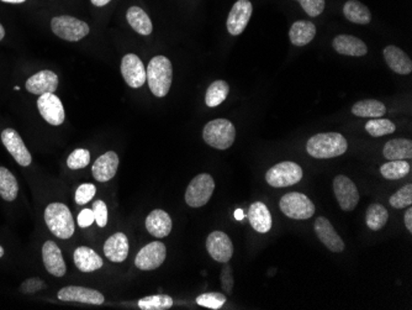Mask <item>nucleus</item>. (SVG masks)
Wrapping results in <instances>:
<instances>
[{"label": "nucleus", "mask_w": 412, "mask_h": 310, "mask_svg": "<svg viewBox=\"0 0 412 310\" xmlns=\"http://www.w3.org/2000/svg\"><path fill=\"white\" fill-rule=\"evenodd\" d=\"M94 221H96V219H94V214H93L91 209H83L78 215V225L83 229L91 226Z\"/></svg>", "instance_id": "46"}, {"label": "nucleus", "mask_w": 412, "mask_h": 310, "mask_svg": "<svg viewBox=\"0 0 412 310\" xmlns=\"http://www.w3.org/2000/svg\"><path fill=\"white\" fill-rule=\"evenodd\" d=\"M300 3L302 9L307 11V14L311 18L320 15L325 11V0H297Z\"/></svg>", "instance_id": "41"}, {"label": "nucleus", "mask_w": 412, "mask_h": 310, "mask_svg": "<svg viewBox=\"0 0 412 310\" xmlns=\"http://www.w3.org/2000/svg\"><path fill=\"white\" fill-rule=\"evenodd\" d=\"M279 207L284 215L294 220H307L315 214V205L305 194L292 192L283 195Z\"/></svg>", "instance_id": "8"}, {"label": "nucleus", "mask_w": 412, "mask_h": 310, "mask_svg": "<svg viewBox=\"0 0 412 310\" xmlns=\"http://www.w3.org/2000/svg\"><path fill=\"white\" fill-rule=\"evenodd\" d=\"M91 162V153L84 148H77L68 156L67 166L70 169H82Z\"/></svg>", "instance_id": "40"}, {"label": "nucleus", "mask_w": 412, "mask_h": 310, "mask_svg": "<svg viewBox=\"0 0 412 310\" xmlns=\"http://www.w3.org/2000/svg\"><path fill=\"white\" fill-rule=\"evenodd\" d=\"M215 189V181L210 174L201 173L191 179L186 192V202L191 208H200L212 198Z\"/></svg>", "instance_id": "6"}, {"label": "nucleus", "mask_w": 412, "mask_h": 310, "mask_svg": "<svg viewBox=\"0 0 412 310\" xmlns=\"http://www.w3.org/2000/svg\"><path fill=\"white\" fill-rule=\"evenodd\" d=\"M252 11L253 6L250 0L236 1L227 18V31L233 36L241 35L251 19Z\"/></svg>", "instance_id": "14"}, {"label": "nucleus", "mask_w": 412, "mask_h": 310, "mask_svg": "<svg viewBox=\"0 0 412 310\" xmlns=\"http://www.w3.org/2000/svg\"><path fill=\"white\" fill-rule=\"evenodd\" d=\"M410 164L405 160H397L384 163L380 167V173L382 177L390 181L401 179L410 172Z\"/></svg>", "instance_id": "35"}, {"label": "nucleus", "mask_w": 412, "mask_h": 310, "mask_svg": "<svg viewBox=\"0 0 412 310\" xmlns=\"http://www.w3.org/2000/svg\"><path fill=\"white\" fill-rule=\"evenodd\" d=\"M96 193V188L94 184L84 183L81 184L76 192V203L79 205H84L89 200L94 198Z\"/></svg>", "instance_id": "42"}, {"label": "nucleus", "mask_w": 412, "mask_h": 310, "mask_svg": "<svg viewBox=\"0 0 412 310\" xmlns=\"http://www.w3.org/2000/svg\"><path fill=\"white\" fill-rule=\"evenodd\" d=\"M73 259H75L77 269H79L82 272L89 273L103 267V259L96 254L94 250L89 247H84V246L78 247L75 251Z\"/></svg>", "instance_id": "26"}, {"label": "nucleus", "mask_w": 412, "mask_h": 310, "mask_svg": "<svg viewBox=\"0 0 412 310\" xmlns=\"http://www.w3.org/2000/svg\"><path fill=\"white\" fill-rule=\"evenodd\" d=\"M1 141L16 162L22 167L30 166L32 157H31L25 143L22 141V138H20V135L15 130L6 129L4 131L1 132Z\"/></svg>", "instance_id": "15"}, {"label": "nucleus", "mask_w": 412, "mask_h": 310, "mask_svg": "<svg viewBox=\"0 0 412 310\" xmlns=\"http://www.w3.org/2000/svg\"><path fill=\"white\" fill-rule=\"evenodd\" d=\"M404 221H405V226H406V229L412 233V209L408 208L406 210V213H405V217H404Z\"/></svg>", "instance_id": "47"}, {"label": "nucleus", "mask_w": 412, "mask_h": 310, "mask_svg": "<svg viewBox=\"0 0 412 310\" xmlns=\"http://www.w3.org/2000/svg\"><path fill=\"white\" fill-rule=\"evenodd\" d=\"M335 51L345 56L361 57L367 55L368 47L361 39L351 35H338L332 42Z\"/></svg>", "instance_id": "21"}, {"label": "nucleus", "mask_w": 412, "mask_h": 310, "mask_svg": "<svg viewBox=\"0 0 412 310\" xmlns=\"http://www.w3.org/2000/svg\"><path fill=\"white\" fill-rule=\"evenodd\" d=\"M221 285L222 290L226 292L227 295L232 293V288H233V275H232V269L226 264L221 272Z\"/></svg>", "instance_id": "45"}, {"label": "nucleus", "mask_w": 412, "mask_h": 310, "mask_svg": "<svg viewBox=\"0 0 412 310\" xmlns=\"http://www.w3.org/2000/svg\"><path fill=\"white\" fill-rule=\"evenodd\" d=\"M384 58L387 66L397 75H410L412 71V62L405 51L397 46H387L384 50Z\"/></svg>", "instance_id": "25"}, {"label": "nucleus", "mask_w": 412, "mask_h": 310, "mask_svg": "<svg viewBox=\"0 0 412 310\" xmlns=\"http://www.w3.org/2000/svg\"><path fill=\"white\" fill-rule=\"evenodd\" d=\"M19 186L14 174L6 167H0V197L6 202L15 200Z\"/></svg>", "instance_id": "32"}, {"label": "nucleus", "mask_w": 412, "mask_h": 310, "mask_svg": "<svg viewBox=\"0 0 412 310\" xmlns=\"http://www.w3.org/2000/svg\"><path fill=\"white\" fill-rule=\"evenodd\" d=\"M51 29L55 35L70 42H76L89 34V26L73 16H56L51 20Z\"/></svg>", "instance_id": "7"}, {"label": "nucleus", "mask_w": 412, "mask_h": 310, "mask_svg": "<svg viewBox=\"0 0 412 310\" xmlns=\"http://www.w3.org/2000/svg\"><path fill=\"white\" fill-rule=\"evenodd\" d=\"M45 221L51 233L60 239H70L75 234V220L65 204H50L45 210Z\"/></svg>", "instance_id": "3"}, {"label": "nucleus", "mask_w": 412, "mask_h": 310, "mask_svg": "<svg viewBox=\"0 0 412 310\" xmlns=\"http://www.w3.org/2000/svg\"><path fill=\"white\" fill-rule=\"evenodd\" d=\"M57 86L58 76L55 72L49 70L40 71L26 81V91L36 96H42L45 93H55Z\"/></svg>", "instance_id": "18"}, {"label": "nucleus", "mask_w": 412, "mask_h": 310, "mask_svg": "<svg viewBox=\"0 0 412 310\" xmlns=\"http://www.w3.org/2000/svg\"><path fill=\"white\" fill-rule=\"evenodd\" d=\"M315 233H316L317 238L320 239L322 244L326 246L327 249L335 252V254H340L342 252L346 245L341 239V236L337 234L336 230L332 226L330 220L323 217H318L315 221Z\"/></svg>", "instance_id": "16"}, {"label": "nucleus", "mask_w": 412, "mask_h": 310, "mask_svg": "<svg viewBox=\"0 0 412 310\" xmlns=\"http://www.w3.org/2000/svg\"><path fill=\"white\" fill-rule=\"evenodd\" d=\"M45 288V282L39 280V278H29L26 280L22 285H21L20 290L25 295H32L36 293L37 290Z\"/></svg>", "instance_id": "44"}, {"label": "nucleus", "mask_w": 412, "mask_h": 310, "mask_svg": "<svg viewBox=\"0 0 412 310\" xmlns=\"http://www.w3.org/2000/svg\"><path fill=\"white\" fill-rule=\"evenodd\" d=\"M173 306V299L169 295H150L139 300V308L142 310H167Z\"/></svg>", "instance_id": "37"}, {"label": "nucleus", "mask_w": 412, "mask_h": 310, "mask_svg": "<svg viewBox=\"0 0 412 310\" xmlns=\"http://www.w3.org/2000/svg\"><path fill=\"white\" fill-rule=\"evenodd\" d=\"M4 256V249L0 246V257H3Z\"/></svg>", "instance_id": "52"}, {"label": "nucleus", "mask_w": 412, "mask_h": 310, "mask_svg": "<svg viewBox=\"0 0 412 310\" xmlns=\"http://www.w3.org/2000/svg\"><path fill=\"white\" fill-rule=\"evenodd\" d=\"M4 36H6V30H4V27H3V25L0 24V41L4 39Z\"/></svg>", "instance_id": "51"}, {"label": "nucleus", "mask_w": 412, "mask_h": 310, "mask_svg": "<svg viewBox=\"0 0 412 310\" xmlns=\"http://www.w3.org/2000/svg\"><path fill=\"white\" fill-rule=\"evenodd\" d=\"M235 218L237 220H242L243 219V212H242V209H237L236 212H235Z\"/></svg>", "instance_id": "49"}, {"label": "nucleus", "mask_w": 412, "mask_h": 310, "mask_svg": "<svg viewBox=\"0 0 412 310\" xmlns=\"http://www.w3.org/2000/svg\"><path fill=\"white\" fill-rule=\"evenodd\" d=\"M343 14L348 20L359 25H366L372 20V14L367 6L358 0H348L343 6Z\"/></svg>", "instance_id": "30"}, {"label": "nucleus", "mask_w": 412, "mask_h": 310, "mask_svg": "<svg viewBox=\"0 0 412 310\" xmlns=\"http://www.w3.org/2000/svg\"><path fill=\"white\" fill-rule=\"evenodd\" d=\"M146 229L157 239H163L172 231V219L162 209L153 210L146 218Z\"/></svg>", "instance_id": "24"}, {"label": "nucleus", "mask_w": 412, "mask_h": 310, "mask_svg": "<svg viewBox=\"0 0 412 310\" xmlns=\"http://www.w3.org/2000/svg\"><path fill=\"white\" fill-rule=\"evenodd\" d=\"M352 112L359 117H382L387 112V108L382 103L374 99H366L356 103L352 107Z\"/></svg>", "instance_id": "31"}, {"label": "nucleus", "mask_w": 412, "mask_h": 310, "mask_svg": "<svg viewBox=\"0 0 412 310\" xmlns=\"http://www.w3.org/2000/svg\"><path fill=\"white\" fill-rule=\"evenodd\" d=\"M93 214L96 219V224L99 228H105L108 223V207L103 200H96L93 203Z\"/></svg>", "instance_id": "43"}, {"label": "nucleus", "mask_w": 412, "mask_h": 310, "mask_svg": "<svg viewBox=\"0 0 412 310\" xmlns=\"http://www.w3.org/2000/svg\"><path fill=\"white\" fill-rule=\"evenodd\" d=\"M247 217L251 223L252 228L256 230L257 233L266 234L271 229L273 220H271V212L266 208V204L262 202H255L251 204Z\"/></svg>", "instance_id": "23"}, {"label": "nucleus", "mask_w": 412, "mask_h": 310, "mask_svg": "<svg viewBox=\"0 0 412 310\" xmlns=\"http://www.w3.org/2000/svg\"><path fill=\"white\" fill-rule=\"evenodd\" d=\"M167 257V249L161 241H153L142 247L136 256L135 264L139 270H156Z\"/></svg>", "instance_id": "10"}, {"label": "nucleus", "mask_w": 412, "mask_h": 310, "mask_svg": "<svg viewBox=\"0 0 412 310\" xmlns=\"http://www.w3.org/2000/svg\"><path fill=\"white\" fill-rule=\"evenodd\" d=\"M121 75L131 88H140L147 81L146 68L135 53H127L121 61Z\"/></svg>", "instance_id": "11"}, {"label": "nucleus", "mask_w": 412, "mask_h": 310, "mask_svg": "<svg viewBox=\"0 0 412 310\" xmlns=\"http://www.w3.org/2000/svg\"><path fill=\"white\" fill-rule=\"evenodd\" d=\"M347 140L338 132H322L309 138L307 151L311 157L328 160L346 153Z\"/></svg>", "instance_id": "1"}, {"label": "nucleus", "mask_w": 412, "mask_h": 310, "mask_svg": "<svg viewBox=\"0 0 412 310\" xmlns=\"http://www.w3.org/2000/svg\"><path fill=\"white\" fill-rule=\"evenodd\" d=\"M206 249L212 259L221 264H228L233 254L231 239L222 231H214L207 236Z\"/></svg>", "instance_id": "13"}, {"label": "nucleus", "mask_w": 412, "mask_h": 310, "mask_svg": "<svg viewBox=\"0 0 412 310\" xmlns=\"http://www.w3.org/2000/svg\"><path fill=\"white\" fill-rule=\"evenodd\" d=\"M333 192L336 195L337 202L345 212H351L356 209L359 203V192L357 187L353 183L352 179H348L346 176L340 174L333 179Z\"/></svg>", "instance_id": "9"}, {"label": "nucleus", "mask_w": 412, "mask_h": 310, "mask_svg": "<svg viewBox=\"0 0 412 310\" xmlns=\"http://www.w3.org/2000/svg\"><path fill=\"white\" fill-rule=\"evenodd\" d=\"M42 259L46 270L56 277H63L65 275V259L62 256L60 247L53 241H46L42 246Z\"/></svg>", "instance_id": "19"}, {"label": "nucleus", "mask_w": 412, "mask_h": 310, "mask_svg": "<svg viewBox=\"0 0 412 310\" xmlns=\"http://www.w3.org/2000/svg\"><path fill=\"white\" fill-rule=\"evenodd\" d=\"M196 303L204 308H209V309H220L222 305L226 303V295L217 293V292L204 293L196 298Z\"/></svg>", "instance_id": "39"}, {"label": "nucleus", "mask_w": 412, "mask_h": 310, "mask_svg": "<svg viewBox=\"0 0 412 310\" xmlns=\"http://www.w3.org/2000/svg\"><path fill=\"white\" fill-rule=\"evenodd\" d=\"M58 298L65 302H78L84 304L101 305L104 303V295L101 292L84 287H65L58 292Z\"/></svg>", "instance_id": "17"}, {"label": "nucleus", "mask_w": 412, "mask_h": 310, "mask_svg": "<svg viewBox=\"0 0 412 310\" xmlns=\"http://www.w3.org/2000/svg\"><path fill=\"white\" fill-rule=\"evenodd\" d=\"M387 219H389V213L387 208L382 207V204L373 203L368 207L366 221L369 229L373 231H379L387 225Z\"/></svg>", "instance_id": "33"}, {"label": "nucleus", "mask_w": 412, "mask_h": 310, "mask_svg": "<svg viewBox=\"0 0 412 310\" xmlns=\"http://www.w3.org/2000/svg\"><path fill=\"white\" fill-rule=\"evenodd\" d=\"M230 86L225 81H215L207 88L205 96L206 105L215 108L226 101Z\"/></svg>", "instance_id": "34"}, {"label": "nucleus", "mask_w": 412, "mask_h": 310, "mask_svg": "<svg viewBox=\"0 0 412 310\" xmlns=\"http://www.w3.org/2000/svg\"><path fill=\"white\" fill-rule=\"evenodd\" d=\"M126 19L137 34L143 36L151 35L153 30L151 19L147 15L146 11H142L141 8L131 6L126 13Z\"/></svg>", "instance_id": "29"}, {"label": "nucleus", "mask_w": 412, "mask_h": 310, "mask_svg": "<svg viewBox=\"0 0 412 310\" xmlns=\"http://www.w3.org/2000/svg\"><path fill=\"white\" fill-rule=\"evenodd\" d=\"M91 3H93V6H104L111 1V0H91Z\"/></svg>", "instance_id": "48"}, {"label": "nucleus", "mask_w": 412, "mask_h": 310, "mask_svg": "<svg viewBox=\"0 0 412 310\" xmlns=\"http://www.w3.org/2000/svg\"><path fill=\"white\" fill-rule=\"evenodd\" d=\"M366 130L369 135H372L373 138H380V136H385V135L395 132L397 127L392 120L382 119V117H374L373 120H369L366 124Z\"/></svg>", "instance_id": "36"}, {"label": "nucleus", "mask_w": 412, "mask_h": 310, "mask_svg": "<svg viewBox=\"0 0 412 310\" xmlns=\"http://www.w3.org/2000/svg\"><path fill=\"white\" fill-rule=\"evenodd\" d=\"M147 82L151 92L158 98L166 97L171 89L173 67L167 57L152 58L146 70Z\"/></svg>", "instance_id": "2"}, {"label": "nucleus", "mask_w": 412, "mask_h": 310, "mask_svg": "<svg viewBox=\"0 0 412 310\" xmlns=\"http://www.w3.org/2000/svg\"><path fill=\"white\" fill-rule=\"evenodd\" d=\"M382 153L387 160H410L412 157L411 140L407 138H392L384 146Z\"/></svg>", "instance_id": "28"}, {"label": "nucleus", "mask_w": 412, "mask_h": 310, "mask_svg": "<svg viewBox=\"0 0 412 310\" xmlns=\"http://www.w3.org/2000/svg\"><path fill=\"white\" fill-rule=\"evenodd\" d=\"M1 1H4V3H13V4H20V3H24L26 0H1Z\"/></svg>", "instance_id": "50"}, {"label": "nucleus", "mask_w": 412, "mask_h": 310, "mask_svg": "<svg viewBox=\"0 0 412 310\" xmlns=\"http://www.w3.org/2000/svg\"><path fill=\"white\" fill-rule=\"evenodd\" d=\"M129 239L122 233H116L106 240L104 245V254L111 262H124L129 256Z\"/></svg>", "instance_id": "22"}, {"label": "nucleus", "mask_w": 412, "mask_h": 310, "mask_svg": "<svg viewBox=\"0 0 412 310\" xmlns=\"http://www.w3.org/2000/svg\"><path fill=\"white\" fill-rule=\"evenodd\" d=\"M302 168L297 163L284 161L266 171V181L274 188H284L299 183L302 181Z\"/></svg>", "instance_id": "5"}, {"label": "nucleus", "mask_w": 412, "mask_h": 310, "mask_svg": "<svg viewBox=\"0 0 412 310\" xmlns=\"http://www.w3.org/2000/svg\"><path fill=\"white\" fill-rule=\"evenodd\" d=\"M37 108L40 110L41 117L53 127H60L65 122V109L60 98L53 93H45L39 98Z\"/></svg>", "instance_id": "12"}, {"label": "nucleus", "mask_w": 412, "mask_h": 310, "mask_svg": "<svg viewBox=\"0 0 412 310\" xmlns=\"http://www.w3.org/2000/svg\"><path fill=\"white\" fill-rule=\"evenodd\" d=\"M119 163H120L119 156L114 151H109L101 155L91 168L94 179L99 182H108L114 179L119 168Z\"/></svg>", "instance_id": "20"}, {"label": "nucleus", "mask_w": 412, "mask_h": 310, "mask_svg": "<svg viewBox=\"0 0 412 310\" xmlns=\"http://www.w3.org/2000/svg\"><path fill=\"white\" fill-rule=\"evenodd\" d=\"M389 203L392 208L404 209L410 207L412 204V184L408 183L399 189L397 193L392 194Z\"/></svg>", "instance_id": "38"}, {"label": "nucleus", "mask_w": 412, "mask_h": 310, "mask_svg": "<svg viewBox=\"0 0 412 310\" xmlns=\"http://www.w3.org/2000/svg\"><path fill=\"white\" fill-rule=\"evenodd\" d=\"M316 36V26L311 21H295L289 31V37L292 45L307 46Z\"/></svg>", "instance_id": "27"}, {"label": "nucleus", "mask_w": 412, "mask_h": 310, "mask_svg": "<svg viewBox=\"0 0 412 310\" xmlns=\"http://www.w3.org/2000/svg\"><path fill=\"white\" fill-rule=\"evenodd\" d=\"M202 138L209 146L217 150L231 148L236 138L235 125L227 119H217L206 124Z\"/></svg>", "instance_id": "4"}]
</instances>
